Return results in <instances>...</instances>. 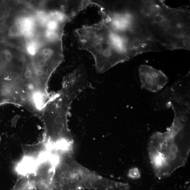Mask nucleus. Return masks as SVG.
<instances>
[{"instance_id": "obj_7", "label": "nucleus", "mask_w": 190, "mask_h": 190, "mask_svg": "<svg viewBox=\"0 0 190 190\" xmlns=\"http://www.w3.org/2000/svg\"><path fill=\"white\" fill-rule=\"evenodd\" d=\"M128 175L130 178L133 179H138L141 177V173L137 168H133L129 171Z\"/></svg>"}, {"instance_id": "obj_6", "label": "nucleus", "mask_w": 190, "mask_h": 190, "mask_svg": "<svg viewBox=\"0 0 190 190\" xmlns=\"http://www.w3.org/2000/svg\"><path fill=\"white\" fill-rule=\"evenodd\" d=\"M138 74L142 86L151 92H158L169 82L167 76L163 71L148 65L139 66Z\"/></svg>"}, {"instance_id": "obj_4", "label": "nucleus", "mask_w": 190, "mask_h": 190, "mask_svg": "<svg viewBox=\"0 0 190 190\" xmlns=\"http://www.w3.org/2000/svg\"><path fill=\"white\" fill-rule=\"evenodd\" d=\"M75 33L79 48L92 55L99 73L131 59L123 42L102 21L78 28Z\"/></svg>"}, {"instance_id": "obj_8", "label": "nucleus", "mask_w": 190, "mask_h": 190, "mask_svg": "<svg viewBox=\"0 0 190 190\" xmlns=\"http://www.w3.org/2000/svg\"><path fill=\"white\" fill-rule=\"evenodd\" d=\"M65 1V2H66V3H67V4L68 6V7H69V9H70V11H71V10H70V9L67 3L66 2V1ZM72 14H73V13H72ZM73 15H74V14H73ZM74 17H75V16H74Z\"/></svg>"}, {"instance_id": "obj_5", "label": "nucleus", "mask_w": 190, "mask_h": 190, "mask_svg": "<svg viewBox=\"0 0 190 190\" xmlns=\"http://www.w3.org/2000/svg\"><path fill=\"white\" fill-rule=\"evenodd\" d=\"M78 95L74 88L62 86L46 105L40 116L44 128L41 141L48 150L73 147L74 141L69 128L68 116L71 104Z\"/></svg>"}, {"instance_id": "obj_2", "label": "nucleus", "mask_w": 190, "mask_h": 190, "mask_svg": "<svg viewBox=\"0 0 190 190\" xmlns=\"http://www.w3.org/2000/svg\"><path fill=\"white\" fill-rule=\"evenodd\" d=\"M138 15L151 38L165 49H190V11L161 1L137 2Z\"/></svg>"}, {"instance_id": "obj_1", "label": "nucleus", "mask_w": 190, "mask_h": 190, "mask_svg": "<svg viewBox=\"0 0 190 190\" xmlns=\"http://www.w3.org/2000/svg\"><path fill=\"white\" fill-rule=\"evenodd\" d=\"M174 118L164 132L152 134L148 144L149 158L156 176L168 177L186 165L190 150L189 110L172 106Z\"/></svg>"}, {"instance_id": "obj_3", "label": "nucleus", "mask_w": 190, "mask_h": 190, "mask_svg": "<svg viewBox=\"0 0 190 190\" xmlns=\"http://www.w3.org/2000/svg\"><path fill=\"white\" fill-rule=\"evenodd\" d=\"M73 149L58 153L54 173L48 190H129L127 183L102 176L75 160Z\"/></svg>"}]
</instances>
